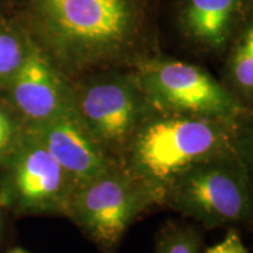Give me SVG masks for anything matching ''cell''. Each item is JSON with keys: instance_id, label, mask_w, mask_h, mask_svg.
<instances>
[{"instance_id": "obj_1", "label": "cell", "mask_w": 253, "mask_h": 253, "mask_svg": "<svg viewBox=\"0 0 253 253\" xmlns=\"http://www.w3.org/2000/svg\"><path fill=\"white\" fill-rule=\"evenodd\" d=\"M33 42L68 80L160 54L145 0H27Z\"/></svg>"}, {"instance_id": "obj_2", "label": "cell", "mask_w": 253, "mask_h": 253, "mask_svg": "<svg viewBox=\"0 0 253 253\" xmlns=\"http://www.w3.org/2000/svg\"><path fill=\"white\" fill-rule=\"evenodd\" d=\"M233 123L156 110L131 136L118 163L162 202L166 190L186 170L232 149Z\"/></svg>"}, {"instance_id": "obj_3", "label": "cell", "mask_w": 253, "mask_h": 253, "mask_svg": "<svg viewBox=\"0 0 253 253\" xmlns=\"http://www.w3.org/2000/svg\"><path fill=\"white\" fill-rule=\"evenodd\" d=\"M161 207L209 230H253V184L233 148L182 173L166 190Z\"/></svg>"}, {"instance_id": "obj_4", "label": "cell", "mask_w": 253, "mask_h": 253, "mask_svg": "<svg viewBox=\"0 0 253 253\" xmlns=\"http://www.w3.org/2000/svg\"><path fill=\"white\" fill-rule=\"evenodd\" d=\"M160 198L116 163L95 178L77 186L66 216L102 253H116L137 218Z\"/></svg>"}, {"instance_id": "obj_5", "label": "cell", "mask_w": 253, "mask_h": 253, "mask_svg": "<svg viewBox=\"0 0 253 253\" xmlns=\"http://www.w3.org/2000/svg\"><path fill=\"white\" fill-rule=\"evenodd\" d=\"M74 106L94 137L118 162L126 143L156 109L135 69H109L72 81Z\"/></svg>"}, {"instance_id": "obj_6", "label": "cell", "mask_w": 253, "mask_h": 253, "mask_svg": "<svg viewBox=\"0 0 253 253\" xmlns=\"http://www.w3.org/2000/svg\"><path fill=\"white\" fill-rule=\"evenodd\" d=\"M0 166L2 204L19 213L66 216L77 183L24 125Z\"/></svg>"}, {"instance_id": "obj_7", "label": "cell", "mask_w": 253, "mask_h": 253, "mask_svg": "<svg viewBox=\"0 0 253 253\" xmlns=\"http://www.w3.org/2000/svg\"><path fill=\"white\" fill-rule=\"evenodd\" d=\"M157 112L235 122L246 108L207 69L157 54L135 69Z\"/></svg>"}, {"instance_id": "obj_8", "label": "cell", "mask_w": 253, "mask_h": 253, "mask_svg": "<svg viewBox=\"0 0 253 253\" xmlns=\"http://www.w3.org/2000/svg\"><path fill=\"white\" fill-rule=\"evenodd\" d=\"M5 87L12 109L23 125L42 122L74 104L72 81L30 37L24 62Z\"/></svg>"}, {"instance_id": "obj_9", "label": "cell", "mask_w": 253, "mask_h": 253, "mask_svg": "<svg viewBox=\"0 0 253 253\" xmlns=\"http://www.w3.org/2000/svg\"><path fill=\"white\" fill-rule=\"evenodd\" d=\"M24 126L37 136L77 185L90 181L118 163L94 137L74 104L48 120Z\"/></svg>"}, {"instance_id": "obj_10", "label": "cell", "mask_w": 253, "mask_h": 253, "mask_svg": "<svg viewBox=\"0 0 253 253\" xmlns=\"http://www.w3.org/2000/svg\"><path fill=\"white\" fill-rule=\"evenodd\" d=\"M253 14V0H181L177 25L182 37L199 52L225 55Z\"/></svg>"}, {"instance_id": "obj_11", "label": "cell", "mask_w": 253, "mask_h": 253, "mask_svg": "<svg viewBox=\"0 0 253 253\" xmlns=\"http://www.w3.org/2000/svg\"><path fill=\"white\" fill-rule=\"evenodd\" d=\"M221 82L246 109L253 107V14L225 53Z\"/></svg>"}, {"instance_id": "obj_12", "label": "cell", "mask_w": 253, "mask_h": 253, "mask_svg": "<svg viewBox=\"0 0 253 253\" xmlns=\"http://www.w3.org/2000/svg\"><path fill=\"white\" fill-rule=\"evenodd\" d=\"M203 242V232L195 225L167 221L155 236L154 253H202Z\"/></svg>"}, {"instance_id": "obj_13", "label": "cell", "mask_w": 253, "mask_h": 253, "mask_svg": "<svg viewBox=\"0 0 253 253\" xmlns=\"http://www.w3.org/2000/svg\"><path fill=\"white\" fill-rule=\"evenodd\" d=\"M28 48V37L0 26V86L5 87L24 62Z\"/></svg>"}, {"instance_id": "obj_14", "label": "cell", "mask_w": 253, "mask_h": 253, "mask_svg": "<svg viewBox=\"0 0 253 253\" xmlns=\"http://www.w3.org/2000/svg\"><path fill=\"white\" fill-rule=\"evenodd\" d=\"M232 148L253 184V107L233 123Z\"/></svg>"}, {"instance_id": "obj_15", "label": "cell", "mask_w": 253, "mask_h": 253, "mask_svg": "<svg viewBox=\"0 0 253 253\" xmlns=\"http://www.w3.org/2000/svg\"><path fill=\"white\" fill-rule=\"evenodd\" d=\"M23 129L13 112L0 101V161L8 153Z\"/></svg>"}, {"instance_id": "obj_16", "label": "cell", "mask_w": 253, "mask_h": 253, "mask_svg": "<svg viewBox=\"0 0 253 253\" xmlns=\"http://www.w3.org/2000/svg\"><path fill=\"white\" fill-rule=\"evenodd\" d=\"M203 253H249V251L240 236V230L227 229L224 238Z\"/></svg>"}, {"instance_id": "obj_17", "label": "cell", "mask_w": 253, "mask_h": 253, "mask_svg": "<svg viewBox=\"0 0 253 253\" xmlns=\"http://www.w3.org/2000/svg\"><path fill=\"white\" fill-rule=\"evenodd\" d=\"M7 253H28V252L25 251L24 249H19V248H17V249H13V250H12V251H9V252H7Z\"/></svg>"}, {"instance_id": "obj_18", "label": "cell", "mask_w": 253, "mask_h": 253, "mask_svg": "<svg viewBox=\"0 0 253 253\" xmlns=\"http://www.w3.org/2000/svg\"><path fill=\"white\" fill-rule=\"evenodd\" d=\"M0 229H1V216H0Z\"/></svg>"}]
</instances>
